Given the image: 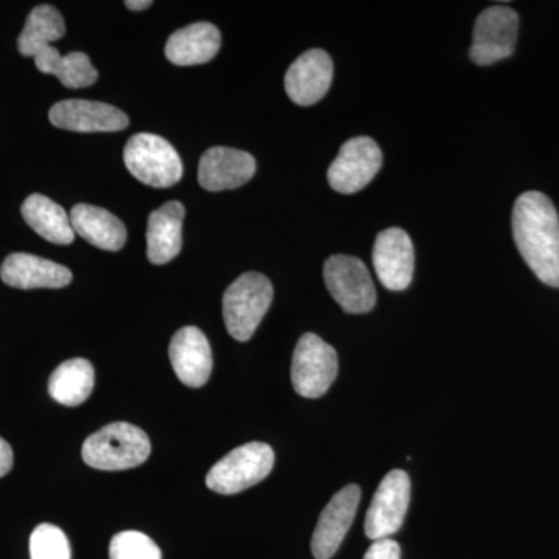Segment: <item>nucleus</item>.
Wrapping results in <instances>:
<instances>
[{
	"mask_svg": "<svg viewBox=\"0 0 559 559\" xmlns=\"http://www.w3.org/2000/svg\"><path fill=\"white\" fill-rule=\"evenodd\" d=\"M21 212L25 223L44 240L61 246L73 242L75 231L70 223V216L50 198L38 193L32 194L22 204Z\"/></svg>",
	"mask_w": 559,
	"mask_h": 559,
	"instance_id": "obj_21",
	"label": "nucleus"
},
{
	"mask_svg": "<svg viewBox=\"0 0 559 559\" xmlns=\"http://www.w3.org/2000/svg\"><path fill=\"white\" fill-rule=\"evenodd\" d=\"M520 32V16L510 7L492 5L481 11L474 24L469 58L477 66H489L513 55Z\"/></svg>",
	"mask_w": 559,
	"mask_h": 559,
	"instance_id": "obj_8",
	"label": "nucleus"
},
{
	"mask_svg": "<svg viewBox=\"0 0 559 559\" xmlns=\"http://www.w3.org/2000/svg\"><path fill=\"white\" fill-rule=\"evenodd\" d=\"M257 162L246 151L213 146L202 154L200 180L202 189L209 191L234 190L245 186L253 178Z\"/></svg>",
	"mask_w": 559,
	"mask_h": 559,
	"instance_id": "obj_15",
	"label": "nucleus"
},
{
	"mask_svg": "<svg viewBox=\"0 0 559 559\" xmlns=\"http://www.w3.org/2000/svg\"><path fill=\"white\" fill-rule=\"evenodd\" d=\"M221 49V33L210 22H197L173 33L165 46L168 61L176 66H198L212 61Z\"/></svg>",
	"mask_w": 559,
	"mask_h": 559,
	"instance_id": "obj_19",
	"label": "nucleus"
},
{
	"mask_svg": "<svg viewBox=\"0 0 559 559\" xmlns=\"http://www.w3.org/2000/svg\"><path fill=\"white\" fill-rule=\"evenodd\" d=\"M411 502V479L404 471H390L381 480L366 516V535L371 540L389 538L403 525Z\"/></svg>",
	"mask_w": 559,
	"mask_h": 559,
	"instance_id": "obj_10",
	"label": "nucleus"
},
{
	"mask_svg": "<svg viewBox=\"0 0 559 559\" xmlns=\"http://www.w3.org/2000/svg\"><path fill=\"white\" fill-rule=\"evenodd\" d=\"M186 207L179 201H170L154 210L146 229V255L153 264H167L182 249V226Z\"/></svg>",
	"mask_w": 559,
	"mask_h": 559,
	"instance_id": "obj_18",
	"label": "nucleus"
},
{
	"mask_svg": "<svg viewBox=\"0 0 559 559\" xmlns=\"http://www.w3.org/2000/svg\"><path fill=\"white\" fill-rule=\"evenodd\" d=\"M170 360L182 384L204 385L213 367L212 348L205 334L197 326L180 329L171 340Z\"/></svg>",
	"mask_w": 559,
	"mask_h": 559,
	"instance_id": "obj_17",
	"label": "nucleus"
},
{
	"mask_svg": "<svg viewBox=\"0 0 559 559\" xmlns=\"http://www.w3.org/2000/svg\"><path fill=\"white\" fill-rule=\"evenodd\" d=\"M70 223L73 231L95 248L117 252L127 245V227L108 210L90 204L75 205L70 212Z\"/></svg>",
	"mask_w": 559,
	"mask_h": 559,
	"instance_id": "obj_20",
	"label": "nucleus"
},
{
	"mask_svg": "<svg viewBox=\"0 0 559 559\" xmlns=\"http://www.w3.org/2000/svg\"><path fill=\"white\" fill-rule=\"evenodd\" d=\"M124 5L132 11H143L148 10L150 7L153 5V2H151V0H127Z\"/></svg>",
	"mask_w": 559,
	"mask_h": 559,
	"instance_id": "obj_29",
	"label": "nucleus"
},
{
	"mask_svg": "<svg viewBox=\"0 0 559 559\" xmlns=\"http://www.w3.org/2000/svg\"><path fill=\"white\" fill-rule=\"evenodd\" d=\"M84 462L91 468L123 471L146 462L151 454L148 436L130 423H112L84 441Z\"/></svg>",
	"mask_w": 559,
	"mask_h": 559,
	"instance_id": "obj_2",
	"label": "nucleus"
},
{
	"mask_svg": "<svg viewBox=\"0 0 559 559\" xmlns=\"http://www.w3.org/2000/svg\"><path fill=\"white\" fill-rule=\"evenodd\" d=\"M51 124L73 132H117L130 124L127 114L116 106L91 100H64L51 106Z\"/></svg>",
	"mask_w": 559,
	"mask_h": 559,
	"instance_id": "obj_14",
	"label": "nucleus"
},
{
	"mask_svg": "<svg viewBox=\"0 0 559 559\" xmlns=\"http://www.w3.org/2000/svg\"><path fill=\"white\" fill-rule=\"evenodd\" d=\"M337 371L336 349L320 340L318 334H304L294 349L290 367L294 390L304 399H320L329 392Z\"/></svg>",
	"mask_w": 559,
	"mask_h": 559,
	"instance_id": "obj_6",
	"label": "nucleus"
},
{
	"mask_svg": "<svg viewBox=\"0 0 559 559\" xmlns=\"http://www.w3.org/2000/svg\"><path fill=\"white\" fill-rule=\"evenodd\" d=\"M401 549L396 540L384 538L373 540L364 559H400Z\"/></svg>",
	"mask_w": 559,
	"mask_h": 559,
	"instance_id": "obj_27",
	"label": "nucleus"
},
{
	"mask_svg": "<svg viewBox=\"0 0 559 559\" xmlns=\"http://www.w3.org/2000/svg\"><path fill=\"white\" fill-rule=\"evenodd\" d=\"M95 384L94 367L87 359H70L51 373L49 393L62 406L75 407L90 399Z\"/></svg>",
	"mask_w": 559,
	"mask_h": 559,
	"instance_id": "obj_23",
	"label": "nucleus"
},
{
	"mask_svg": "<svg viewBox=\"0 0 559 559\" xmlns=\"http://www.w3.org/2000/svg\"><path fill=\"white\" fill-rule=\"evenodd\" d=\"M382 153L370 138L349 139L342 145L340 154L329 168L331 189L337 193H358L369 186L381 170Z\"/></svg>",
	"mask_w": 559,
	"mask_h": 559,
	"instance_id": "obj_9",
	"label": "nucleus"
},
{
	"mask_svg": "<svg viewBox=\"0 0 559 559\" xmlns=\"http://www.w3.org/2000/svg\"><path fill=\"white\" fill-rule=\"evenodd\" d=\"M275 455L270 444L253 441L221 459L209 471L205 484L219 495H238L270 476Z\"/></svg>",
	"mask_w": 559,
	"mask_h": 559,
	"instance_id": "obj_5",
	"label": "nucleus"
},
{
	"mask_svg": "<svg viewBox=\"0 0 559 559\" xmlns=\"http://www.w3.org/2000/svg\"><path fill=\"white\" fill-rule=\"evenodd\" d=\"M124 164L135 179L154 189H168L182 179L178 151L160 135L140 132L124 146Z\"/></svg>",
	"mask_w": 559,
	"mask_h": 559,
	"instance_id": "obj_4",
	"label": "nucleus"
},
{
	"mask_svg": "<svg viewBox=\"0 0 559 559\" xmlns=\"http://www.w3.org/2000/svg\"><path fill=\"white\" fill-rule=\"evenodd\" d=\"M414 266V245L407 231L400 227L382 230L373 248V267L382 286L395 293L409 288Z\"/></svg>",
	"mask_w": 559,
	"mask_h": 559,
	"instance_id": "obj_11",
	"label": "nucleus"
},
{
	"mask_svg": "<svg viewBox=\"0 0 559 559\" xmlns=\"http://www.w3.org/2000/svg\"><path fill=\"white\" fill-rule=\"evenodd\" d=\"M109 559H162V551L150 536L131 530L110 540Z\"/></svg>",
	"mask_w": 559,
	"mask_h": 559,
	"instance_id": "obj_26",
	"label": "nucleus"
},
{
	"mask_svg": "<svg viewBox=\"0 0 559 559\" xmlns=\"http://www.w3.org/2000/svg\"><path fill=\"white\" fill-rule=\"evenodd\" d=\"M274 299L271 280L260 272H248L235 280L223 297V316L234 340L253 336Z\"/></svg>",
	"mask_w": 559,
	"mask_h": 559,
	"instance_id": "obj_3",
	"label": "nucleus"
},
{
	"mask_svg": "<svg viewBox=\"0 0 559 559\" xmlns=\"http://www.w3.org/2000/svg\"><path fill=\"white\" fill-rule=\"evenodd\" d=\"M66 33L64 20L60 11L51 5H39L28 14L24 31L17 39V50L27 58H35Z\"/></svg>",
	"mask_w": 559,
	"mask_h": 559,
	"instance_id": "obj_24",
	"label": "nucleus"
},
{
	"mask_svg": "<svg viewBox=\"0 0 559 559\" xmlns=\"http://www.w3.org/2000/svg\"><path fill=\"white\" fill-rule=\"evenodd\" d=\"M13 468V450L5 440L0 439V477L7 476Z\"/></svg>",
	"mask_w": 559,
	"mask_h": 559,
	"instance_id": "obj_28",
	"label": "nucleus"
},
{
	"mask_svg": "<svg viewBox=\"0 0 559 559\" xmlns=\"http://www.w3.org/2000/svg\"><path fill=\"white\" fill-rule=\"evenodd\" d=\"M331 297L348 314H366L377 305V289L366 264L352 255H331L323 266Z\"/></svg>",
	"mask_w": 559,
	"mask_h": 559,
	"instance_id": "obj_7",
	"label": "nucleus"
},
{
	"mask_svg": "<svg viewBox=\"0 0 559 559\" xmlns=\"http://www.w3.org/2000/svg\"><path fill=\"white\" fill-rule=\"evenodd\" d=\"M31 557L32 559H72L68 536L55 525H39L32 533Z\"/></svg>",
	"mask_w": 559,
	"mask_h": 559,
	"instance_id": "obj_25",
	"label": "nucleus"
},
{
	"mask_svg": "<svg viewBox=\"0 0 559 559\" xmlns=\"http://www.w3.org/2000/svg\"><path fill=\"white\" fill-rule=\"evenodd\" d=\"M513 238L533 274L559 288V215L540 191H525L513 207Z\"/></svg>",
	"mask_w": 559,
	"mask_h": 559,
	"instance_id": "obj_1",
	"label": "nucleus"
},
{
	"mask_svg": "<svg viewBox=\"0 0 559 559\" xmlns=\"http://www.w3.org/2000/svg\"><path fill=\"white\" fill-rule=\"evenodd\" d=\"M33 60L39 72L57 76L62 86L70 90L92 86L98 79L97 69L92 66L90 57L81 51H73L62 57L60 51L49 46L39 50Z\"/></svg>",
	"mask_w": 559,
	"mask_h": 559,
	"instance_id": "obj_22",
	"label": "nucleus"
},
{
	"mask_svg": "<svg viewBox=\"0 0 559 559\" xmlns=\"http://www.w3.org/2000/svg\"><path fill=\"white\" fill-rule=\"evenodd\" d=\"M0 278L17 289L64 288L72 282V272L55 261L32 253H11L0 267Z\"/></svg>",
	"mask_w": 559,
	"mask_h": 559,
	"instance_id": "obj_16",
	"label": "nucleus"
},
{
	"mask_svg": "<svg viewBox=\"0 0 559 559\" xmlns=\"http://www.w3.org/2000/svg\"><path fill=\"white\" fill-rule=\"evenodd\" d=\"M333 72V61L325 50L305 51L286 72V94L296 105H316L330 91Z\"/></svg>",
	"mask_w": 559,
	"mask_h": 559,
	"instance_id": "obj_13",
	"label": "nucleus"
},
{
	"mask_svg": "<svg viewBox=\"0 0 559 559\" xmlns=\"http://www.w3.org/2000/svg\"><path fill=\"white\" fill-rule=\"evenodd\" d=\"M360 502L358 485H347L333 496L320 513L318 527L312 535L311 550L316 559H330L347 536Z\"/></svg>",
	"mask_w": 559,
	"mask_h": 559,
	"instance_id": "obj_12",
	"label": "nucleus"
}]
</instances>
